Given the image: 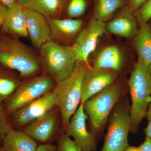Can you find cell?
<instances>
[{
  "label": "cell",
  "mask_w": 151,
  "mask_h": 151,
  "mask_svg": "<svg viewBox=\"0 0 151 151\" xmlns=\"http://www.w3.org/2000/svg\"><path fill=\"white\" fill-rule=\"evenodd\" d=\"M0 62L17 71L23 79L42 73L39 53L12 35L0 33Z\"/></svg>",
  "instance_id": "cell-1"
},
{
  "label": "cell",
  "mask_w": 151,
  "mask_h": 151,
  "mask_svg": "<svg viewBox=\"0 0 151 151\" xmlns=\"http://www.w3.org/2000/svg\"><path fill=\"white\" fill-rule=\"evenodd\" d=\"M90 67L84 62L76 60L71 75L55 84L53 91L55 95V105L61 116L63 132L81 103L82 79Z\"/></svg>",
  "instance_id": "cell-2"
},
{
  "label": "cell",
  "mask_w": 151,
  "mask_h": 151,
  "mask_svg": "<svg viewBox=\"0 0 151 151\" xmlns=\"http://www.w3.org/2000/svg\"><path fill=\"white\" fill-rule=\"evenodd\" d=\"M128 85L132 100L130 132L136 134L146 117L151 99V78L148 67L139 58L131 73Z\"/></svg>",
  "instance_id": "cell-3"
},
{
  "label": "cell",
  "mask_w": 151,
  "mask_h": 151,
  "mask_svg": "<svg viewBox=\"0 0 151 151\" xmlns=\"http://www.w3.org/2000/svg\"><path fill=\"white\" fill-rule=\"evenodd\" d=\"M42 73L55 82L69 77L73 72L76 62L72 45L63 46L49 40L38 50Z\"/></svg>",
  "instance_id": "cell-4"
},
{
  "label": "cell",
  "mask_w": 151,
  "mask_h": 151,
  "mask_svg": "<svg viewBox=\"0 0 151 151\" xmlns=\"http://www.w3.org/2000/svg\"><path fill=\"white\" fill-rule=\"evenodd\" d=\"M56 82L48 76L42 73L23 79L18 87L3 103L9 116L17 111L54 90Z\"/></svg>",
  "instance_id": "cell-5"
},
{
  "label": "cell",
  "mask_w": 151,
  "mask_h": 151,
  "mask_svg": "<svg viewBox=\"0 0 151 151\" xmlns=\"http://www.w3.org/2000/svg\"><path fill=\"white\" fill-rule=\"evenodd\" d=\"M121 88L111 84L83 103L84 110L89 119L90 132L96 139L120 99Z\"/></svg>",
  "instance_id": "cell-6"
},
{
  "label": "cell",
  "mask_w": 151,
  "mask_h": 151,
  "mask_svg": "<svg viewBox=\"0 0 151 151\" xmlns=\"http://www.w3.org/2000/svg\"><path fill=\"white\" fill-rule=\"evenodd\" d=\"M113 111L104 145L100 151H124L129 146L130 107L127 102H124L116 105Z\"/></svg>",
  "instance_id": "cell-7"
},
{
  "label": "cell",
  "mask_w": 151,
  "mask_h": 151,
  "mask_svg": "<svg viewBox=\"0 0 151 151\" xmlns=\"http://www.w3.org/2000/svg\"><path fill=\"white\" fill-rule=\"evenodd\" d=\"M22 131L40 144L56 141L61 131V117L59 109L55 106L28 124Z\"/></svg>",
  "instance_id": "cell-8"
},
{
  "label": "cell",
  "mask_w": 151,
  "mask_h": 151,
  "mask_svg": "<svg viewBox=\"0 0 151 151\" xmlns=\"http://www.w3.org/2000/svg\"><path fill=\"white\" fill-rule=\"evenodd\" d=\"M55 106V95L52 91L19 109L9 116L12 127L15 129L22 130L28 124L45 115Z\"/></svg>",
  "instance_id": "cell-9"
},
{
  "label": "cell",
  "mask_w": 151,
  "mask_h": 151,
  "mask_svg": "<svg viewBox=\"0 0 151 151\" xmlns=\"http://www.w3.org/2000/svg\"><path fill=\"white\" fill-rule=\"evenodd\" d=\"M106 30L105 22L94 18L86 27L80 31L72 45L76 60L90 66L88 61L89 55L96 49L99 38Z\"/></svg>",
  "instance_id": "cell-10"
},
{
  "label": "cell",
  "mask_w": 151,
  "mask_h": 151,
  "mask_svg": "<svg viewBox=\"0 0 151 151\" xmlns=\"http://www.w3.org/2000/svg\"><path fill=\"white\" fill-rule=\"evenodd\" d=\"M88 119L83 103H81L63 132L68 137L73 138L76 145L82 151H95L97 147V139L86 127Z\"/></svg>",
  "instance_id": "cell-11"
},
{
  "label": "cell",
  "mask_w": 151,
  "mask_h": 151,
  "mask_svg": "<svg viewBox=\"0 0 151 151\" xmlns=\"http://www.w3.org/2000/svg\"><path fill=\"white\" fill-rule=\"evenodd\" d=\"M117 72L111 69L90 67L86 70L81 83V103L113 84Z\"/></svg>",
  "instance_id": "cell-12"
},
{
  "label": "cell",
  "mask_w": 151,
  "mask_h": 151,
  "mask_svg": "<svg viewBox=\"0 0 151 151\" xmlns=\"http://www.w3.org/2000/svg\"><path fill=\"white\" fill-rule=\"evenodd\" d=\"M24 10L28 37L32 46L39 50L50 40V29L48 20L36 11L25 8Z\"/></svg>",
  "instance_id": "cell-13"
},
{
  "label": "cell",
  "mask_w": 151,
  "mask_h": 151,
  "mask_svg": "<svg viewBox=\"0 0 151 151\" xmlns=\"http://www.w3.org/2000/svg\"><path fill=\"white\" fill-rule=\"evenodd\" d=\"M50 27V40L65 46L69 42L80 32L83 22L78 19L47 18Z\"/></svg>",
  "instance_id": "cell-14"
},
{
  "label": "cell",
  "mask_w": 151,
  "mask_h": 151,
  "mask_svg": "<svg viewBox=\"0 0 151 151\" xmlns=\"http://www.w3.org/2000/svg\"><path fill=\"white\" fill-rule=\"evenodd\" d=\"M0 33L28 37L27 27L24 8L17 1L8 8Z\"/></svg>",
  "instance_id": "cell-15"
},
{
  "label": "cell",
  "mask_w": 151,
  "mask_h": 151,
  "mask_svg": "<svg viewBox=\"0 0 151 151\" xmlns=\"http://www.w3.org/2000/svg\"><path fill=\"white\" fill-rule=\"evenodd\" d=\"M106 28L113 34L127 38L136 35L138 32L136 19L128 9L106 24Z\"/></svg>",
  "instance_id": "cell-16"
},
{
  "label": "cell",
  "mask_w": 151,
  "mask_h": 151,
  "mask_svg": "<svg viewBox=\"0 0 151 151\" xmlns=\"http://www.w3.org/2000/svg\"><path fill=\"white\" fill-rule=\"evenodd\" d=\"M1 146L5 151H35L38 145L22 130L13 129L4 138Z\"/></svg>",
  "instance_id": "cell-17"
},
{
  "label": "cell",
  "mask_w": 151,
  "mask_h": 151,
  "mask_svg": "<svg viewBox=\"0 0 151 151\" xmlns=\"http://www.w3.org/2000/svg\"><path fill=\"white\" fill-rule=\"evenodd\" d=\"M22 80L17 71L0 62V104L14 92Z\"/></svg>",
  "instance_id": "cell-18"
},
{
  "label": "cell",
  "mask_w": 151,
  "mask_h": 151,
  "mask_svg": "<svg viewBox=\"0 0 151 151\" xmlns=\"http://www.w3.org/2000/svg\"><path fill=\"white\" fill-rule=\"evenodd\" d=\"M122 58L119 49L115 45L105 47L99 53L92 67L119 71L122 68Z\"/></svg>",
  "instance_id": "cell-19"
},
{
  "label": "cell",
  "mask_w": 151,
  "mask_h": 151,
  "mask_svg": "<svg viewBox=\"0 0 151 151\" xmlns=\"http://www.w3.org/2000/svg\"><path fill=\"white\" fill-rule=\"evenodd\" d=\"M17 2L23 7L36 11L47 18H57L61 9V0H18Z\"/></svg>",
  "instance_id": "cell-20"
},
{
  "label": "cell",
  "mask_w": 151,
  "mask_h": 151,
  "mask_svg": "<svg viewBox=\"0 0 151 151\" xmlns=\"http://www.w3.org/2000/svg\"><path fill=\"white\" fill-rule=\"evenodd\" d=\"M135 39V46L141 60L148 67L151 63V31L147 24L138 31Z\"/></svg>",
  "instance_id": "cell-21"
},
{
  "label": "cell",
  "mask_w": 151,
  "mask_h": 151,
  "mask_svg": "<svg viewBox=\"0 0 151 151\" xmlns=\"http://www.w3.org/2000/svg\"><path fill=\"white\" fill-rule=\"evenodd\" d=\"M124 3V0H98L94 18L102 22L106 21Z\"/></svg>",
  "instance_id": "cell-22"
},
{
  "label": "cell",
  "mask_w": 151,
  "mask_h": 151,
  "mask_svg": "<svg viewBox=\"0 0 151 151\" xmlns=\"http://www.w3.org/2000/svg\"><path fill=\"white\" fill-rule=\"evenodd\" d=\"M56 142L57 151H82L74 141L66 136L62 130Z\"/></svg>",
  "instance_id": "cell-23"
},
{
  "label": "cell",
  "mask_w": 151,
  "mask_h": 151,
  "mask_svg": "<svg viewBox=\"0 0 151 151\" xmlns=\"http://www.w3.org/2000/svg\"><path fill=\"white\" fill-rule=\"evenodd\" d=\"M86 8L85 0H70L68 7V14L70 18L78 17L84 14Z\"/></svg>",
  "instance_id": "cell-24"
},
{
  "label": "cell",
  "mask_w": 151,
  "mask_h": 151,
  "mask_svg": "<svg viewBox=\"0 0 151 151\" xmlns=\"http://www.w3.org/2000/svg\"><path fill=\"white\" fill-rule=\"evenodd\" d=\"M13 129L9 117L6 113L3 104H0V145H1L6 135Z\"/></svg>",
  "instance_id": "cell-25"
},
{
  "label": "cell",
  "mask_w": 151,
  "mask_h": 151,
  "mask_svg": "<svg viewBox=\"0 0 151 151\" xmlns=\"http://www.w3.org/2000/svg\"><path fill=\"white\" fill-rule=\"evenodd\" d=\"M136 17L142 27L147 24L148 22L151 19V0H147L136 12Z\"/></svg>",
  "instance_id": "cell-26"
},
{
  "label": "cell",
  "mask_w": 151,
  "mask_h": 151,
  "mask_svg": "<svg viewBox=\"0 0 151 151\" xmlns=\"http://www.w3.org/2000/svg\"><path fill=\"white\" fill-rule=\"evenodd\" d=\"M147 0H129L130 10L137 12L147 2Z\"/></svg>",
  "instance_id": "cell-27"
},
{
  "label": "cell",
  "mask_w": 151,
  "mask_h": 151,
  "mask_svg": "<svg viewBox=\"0 0 151 151\" xmlns=\"http://www.w3.org/2000/svg\"><path fill=\"white\" fill-rule=\"evenodd\" d=\"M35 151H57V146L52 143L40 144L37 146Z\"/></svg>",
  "instance_id": "cell-28"
},
{
  "label": "cell",
  "mask_w": 151,
  "mask_h": 151,
  "mask_svg": "<svg viewBox=\"0 0 151 151\" xmlns=\"http://www.w3.org/2000/svg\"><path fill=\"white\" fill-rule=\"evenodd\" d=\"M8 10V8L0 2V29L5 20Z\"/></svg>",
  "instance_id": "cell-29"
},
{
  "label": "cell",
  "mask_w": 151,
  "mask_h": 151,
  "mask_svg": "<svg viewBox=\"0 0 151 151\" xmlns=\"http://www.w3.org/2000/svg\"><path fill=\"white\" fill-rule=\"evenodd\" d=\"M141 151H151V139L146 137L145 141L139 146Z\"/></svg>",
  "instance_id": "cell-30"
},
{
  "label": "cell",
  "mask_w": 151,
  "mask_h": 151,
  "mask_svg": "<svg viewBox=\"0 0 151 151\" xmlns=\"http://www.w3.org/2000/svg\"><path fill=\"white\" fill-rule=\"evenodd\" d=\"M17 1L18 0H0V2L8 8H9L15 3H16Z\"/></svg>",
  "instance_id": "cell-31"
},
{
  "label": "cell",
  "mask_w": 151,
  "mask_h": 151,
  "mask_svg": "<svg viewBox=\"0 0 151 151\" xmlns=\"http://www.w3.org/2000/svg\"><path fill=\"white\" fill-rule=\"evenodd\" d=\"M144 133L146 137H148L151 139V120L148 121V124L144 130Z\"/></svg>",
  "instance_id": "cell-32"
},
{
  "label": "cell",
  "mask_w": 151,
  "mask_h": 151,
  "mask_svg": "<svg viewBox=\"0 0 151 151\" xmlns=\"http://www.w3.org/2000/svg\"><path fill=\"white\" fill-rule=\"evenodd\" d=\"M146 117L148 121L151 120V99L149 105L147 113H146Z\"/></svg>",
  "instance_id": "cell-33"
},
{
  "label": "cell",
  "mask_w": 151,
  "mask_h": 151,
  "mask_svg": "<svg viewBox=\"0 0 151 151\" xmlns=\"http://www.w3.org/2000/svg\"><path fill=\"white\" fill-rule=\"evenodd\" d=\"M124 151H141L139 147L128 146Z\"/></svg>",
  "instance_id": "cell-34"
},
{
  "label": "cell",
  "mask_w": 151,
  "mask_h": 151,
  "mask_svg": "<svg viewBox=\"0 0 151 151\" xmlns=\"http://www.w3.org/2000/svg\"><path fill=\"white\" fill-rule=\"evenodd\" d=\"M148 70L149 71V73H150V75L151 78V63L148 66Z\"/></svg>",
  "instance_id": "cell-35"
},
{
  "label": "cell",
  "mask_w": 151,
  "mask_h": 151,
  "mask_svg": "<svg viewBox=\"0 0 151 151\" xmlns=\"http://www.w3.org/2000/svg\"><path fill=\"white\" fill-rule=\"evenodd\" d=\"M0 151H5L4 150V149H3L1 145H0Z\"/></svg>",
  "instance_id": "cell-36"
}]
</instances>
